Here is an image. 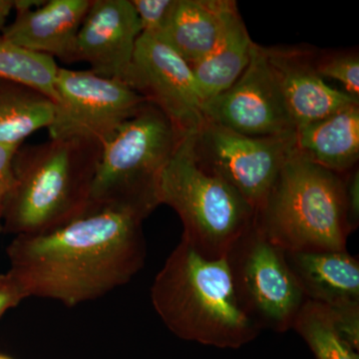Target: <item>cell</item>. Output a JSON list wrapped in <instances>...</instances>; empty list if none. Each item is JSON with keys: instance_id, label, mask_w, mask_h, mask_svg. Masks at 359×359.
Returning a JSON list of instances; mask_svg holds the SVG:
<instances>
[{"instance_id": "cell-1", "label": "cell", "mask_w": 359, "mask_h": 359, "mask_svg": "<svg viewBox=\"0 0 359 359\" xmlns=\"http://www.w3.org/2000/svg\"><path fill=\"white\" fill-rule=\"evenodd\" d=\"M143 216L117 207L89 209L56 230L15 236L7 273L25 299L68 308L95 301L131 282L145 264Z\"/></svg>"}, {"instance_id": "cell-2", "label": "cell", "mask_w": 359, "mask_h": 359, "mask_svg": "<svg viewBox=\"0 0 359 359\" xmlns=\"http://www.w3.org/2000/svg\"><path fill=\"white\" fill-rule=\"evenodd\" d=\"M151 302L179 339L237 349L261 332L238 302L226 257L210 259L182 240L151 287Z\"/></svg>"}, {"instance_id": "cell-3", "label": "cell", "mask_w": 359, "mask_h": 359, "mask_svg": "<svg viewBox=\"0 0 359 359\" xmlns=\"http://www.w3.org/2000/svg\"><path fill=\"white\" fill-rule=\"evenodd\" d=\"M102 150L99 144L80 139L21 145L14 156L4 233L39 235L84 215Z\"/></svg>"}, {"instance_id": "cell-4", "label": "cell", "mask_w": 359, "mask_h": 359, "mask_svg": "<svg viewBox=\"0 0 359 359\" xmlns=\"http://www.w3.org/2000/svg\"><path fill=\"white\" fill-rule=\"evenodd\" d=\"M256 224L285 252L346 250L351 233L342 174L294 149L257 210Z\"/></svg>"}, {"instance_id": "cell-5", "label": "cell", "mask_w": 359, "mask_h": 359, "mask_svg": "<svg viewBox=\"0 0 359 359\" xmlns=\"http://www.w3.org/2000/svg\"><path fill=\"white\" fill-rule=\"evenodd\" d=\"M159 202L181 219L182 240L210 259L228 256L256 222V210L237 190L198 164L191 135L182 139L163 172Z\"/></svg>"}, {"instance_id": "cell-6", "label": "cell", "mask_w": 359, "mask_h": 359, "mask_svg": "<svg viewBox=\"0 0 359 359\" xmlns=\"http://www.w3.org/2000/svg\"><path fill=\"white\" fill-rule=\"evenodd\" d=\"M184 137L159 108L146 103L104 146L88 210L117 205L147 219L160 205L161 177Z\"/></svg>"}, {"instance_id": "cell-7", "label": "cell", "mask_w": 359, "mask_h": 359, "mask_svg": "<svg viewBox=\"0 0 359 359\" xmlns=\"http://www.w3.org/2000/svg\"><path fill=\"white\" fill-rule=\"evenodd\" d=\"M226 257L238 302L259 330L285 332L292 328L306 299L285 250L255 222Z\"/></svg>"}, {"instance_id": "cell-8", "label": "cell", "mask_w": 359, "mask_h": 359, "mask_svg": "<svg viewBox=\"0 0 359 359\" xmlns=\"http://www.w3.org/2000/svg\"><path fill=\"white\" fill-rule=\"evenodd\" d=\"M191 140L198 164L233 187L256 212L295 149V134L250 137L207 120Z\"/></svg>"}, {"instance_id": "cell-9", "label": "cell", "mask_w": 359, "mask_h": 359, "mask_svg": "<svg viewBox=\"0 0 359 359\" xmlns=\"http://www.w3.org/2000/svg\"><path fill=\"white\" fill-rule=\"evenodd\" d=\"M55 90V116L47 128L50 139H80L102 147L148 102L128 85L91 70L59 68Z\"/></svg>"}, {"instance_id": "cell-10", "label": "cell", "mask_w": 359, "mask_h": 359, "mask_svg": "<svg viewBox=\"0 0 359 359\" xmlns=\"http://www.w3.org/2000/svg\"><path fill=\"white\" fill-rule=\"evenodd\" d=\"M128 86L159 108L182 136L205 121V101L192 68L159 37H139Z\"/></svg>"}, {"instance_id": "cell-11", "label": "cell", "mask_w": 359, "mask_h": 359, "mask_svg": "<svg viewBox=\"0 0 359 359\" xmlns=\"http://www.w3.org/2000/svg\"><path fill=\"white\" fill-rule=\"evenodd\" d=\"M204 116L207 121L250 137L290 136L297 131L263 46L257 43L237 81L205 103Z\"/></svg>"}, {"instance_id": "cell-12", "label": "cell", "mask_w": 359, "mask_h": 359, "mask_svg": "<svg viewBox=\"0 0 359 359\" xmlns=\"http://www.w3.org/2000/svg\"><path fill=\"white\" fill-rule=\"evenodd\" d=\"M140 20L131 0H92L77 34L75 59L99 76L128 85Z\"/></svg>"}, {"instance_id": "cell-13", "label": "cell", "mask_w": 359, "mask_h": 359, "mask_svg": "<svg viewBox=\"0 0 359 359\" xmlns=\"http://www.w3.org/2000/svg\"><path fill=\"white\" fill-rule=\"evenodd\" d=\"M263 50L295 128L359 104V99L334 88L320 76L314 66V47L263 46Z\"/></svg>"}, {"instance_id": "cell-14", "label": "cell", "mask_w": 359, "mask_h": 359, "mask_svg": "<svg viewBox=\"0 0 359 359\" xmlns=\"http://www.w3.org/2000/svg\"><path fill=\"white\" fill-rule=\"evenodd\" d=\"M92 0H47L33 11L16 13L1 36L26 50L76 62L75 47L80 26Z\"/></svg>"}, {"instance_id": "cell-15", "label": "cell", "mask_w": 359, "mask_h": 359, "mask_svg": "<svg viewBox=\"0 0 359 359\" xmlns=\"http://www.w3.org/2000/svg\"><path fill=\"white\" fill-rule=\"evenodd\" d=\"M306 301L330 311L359 306V262L344 250L285 252Z\"/></svg>"}, {"instance_id": "cell-16", "label": "cell", "mask_w": 359, "mask_h": 359, "mask_svg": "<svg viewBox=\"0 0 359 359\" xmlns=\"http://www.w3.org/2000/svg\"><path fill=\"white\" fill-rule=\"evenodd\" d=\"M238 18L233 0H177L159 39L193 65L219 43Z\"/></svg>"}, {"instance_id": "cell-17", "label": "cell", "mask_w": 359, "mask_h": 359, "mask_svg": "<svg viewBox=\"0 0 359 359\" xmlns=\"http://www.w3.org/2000/svg\"><path fill=\"white\" fill-rule=\"evenodd\" d=\"M295 149L334 173L346 174L358 167L359 104L297 128Z\"/></svg>"}, {"instance_id": "cell-18", "label": "cell", "mask_w": 359, "mask_h": 359, "mask_svg": "<svg viewBox=\"0 0 359 359\" xmlns=\"http://www.w3.org/2000/svg\"><path fill=\"white\" fill-rule=\"evenodd\" d=\"M56 104L39 90L0 78V143L21 146L30 135L48 128Z\"/></svg>"}, {"instance_id": "cell-19", "label": "cell", "mask_w": 359, "mask_h": 359, "mask_svg": "<svg viewBox=\"0 0 359 359\" xmlns=\"http://www.w3.org/2000/svg\"><path fill=\"white\" fill-rule=\"evenodd\" d=\"M254 46L241 16L207 56L190 65L205 102L237 81L249 65Z\"/></svg>"}, {"instance_id": "cell-20", "label": "cell", "mask_w": 359, "mask_h": 359, "mask_svg": "<svg viewBox=\"0 0 359 359\" xmlns=\"http://www.w3.org/2000/svg\"><path fill=\"white\" fill-rule=\"evenodd\" d=\"M59 67L51 56L26 50L0 35V78L27 85L58 102L55 82Z\"/></svg>"}, {"instance_id": "cell-21", "label": "cell", "mask_w": 359, "mask_h": 359, "mask_svg": "<svg viewBox=\"0 0 359 359\" xmlns=\"http://www.w3.org/2000/svg\"><path fill=\"white\" fill-rule=\"evenodd\" d=\"M294 330L316 359H359L358 351L340 337L325 306L306 301L297 316Z\"/></svg>"}, {"instance_id": "cell-22", "label": "cell", "mask_w": 359, "mask_h": 359, "mask_svg": "<svg viewBox=\"0 0 359 359\" xmlns=\"http://www.w3.org/2000/svg\"><path fill=\"white\" fill-rule=\"evenodd\" d=\"M314 66L323 79H332L344 87L347 95L359 99V55L355 49L320 51L316 49Z\"/></svg>"}, {"instance_id": "cell-23", "label": "cell", "mask_w": 359, "mask_h": 359, "mask_svg": "<svg viewBox=\"0 0 359 359\" xmlns=\"http://www.w3.org/2000/svg\"><path fill=\"white\" fill-rule=\"evenodd\" d=\"M177 0H131L138 15L142 34L161 37Z\"/></svg>"}, {"instance_id": "cell-24", "label": "cell", "mask_w": 359, "mask_h": 359, "mask_svg": "<svg viewBox=\"0 0 359 359\" xmlns=\"http://www.w3.org/2000/svg\"><path fill=\"white\" fill-rule=\"evenodd\" d=\"M20 147L0 143V233H4V211L14 183V156Z\"/></svg>"}, {"instance_id": "cell-25", "label": "cell", "mask_w": 359, "mask_h": 359, "mask_svg": "<svg viewBox=\"0 0 359 359\" xmlns=\"http://www.w3.org/2000/svg\"><path fill=\"white\" fill-rule=\"evenodd\" d=\"M344 184V204L349 233H353L359 224V171L355 167L342 174Z\"/></svg>"}, {"instance_id": "cell-26", "label": "cell", "mask_w": 359, "mask_h": 359, "mask_svg": "<svg viewBox=\"0 0 359 359\" xmlns=\"http://www.w3.org/2000/svg\"><path fill=\"white\" fill-rule=\"evenodd\" d=\"M25 299L20 285L8 273H0V318Z\"/></svg>"}, {"instance_id": "cell-27", "label": "cell", "mask_w": 359, "mask_h": 359, "mask_svg": "<svg viewBox=\"0 0 359 359\" xmlns=\"http://www.w3.org/2000/svg\"><path fill=\"white\" fill-rule=\"evenodd\" d=\"M14 9V0H0V33L6 27V20Z\"/></svg>"}, {"instance_id": "cell-28", "label": "cell", "mask_w": 359, "mask_h": 359, "mask_svg": "<svg viewBox=\"0 0 359 359\" xmlns=\"http://www.w3.org/2000/svg\"><path fill=\"white\" fill-rule=\"evenodd\" d=\"M46 0H14V9L16 13L33 11L43 6Z\"/></svg>"}, {"instance_id": "cell-29", "label": "cell", "mask_w": 359, "mask_h": 359, "mask_svg": "<svg viewBox=\"0 0 359 359\" xmlns=\"http://www.w3.org/2000/svg\"><path fill=\"white\" fill-rule=\"evenodd\" d=\"M0 359H13L9 358V356L4 355V354H0Z\"/></svg>"}]
</instances>
